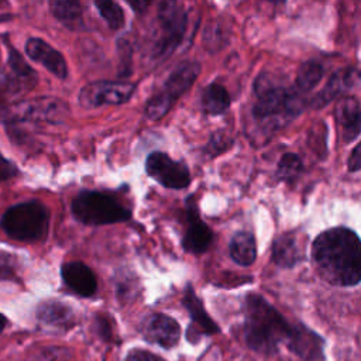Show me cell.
I'll return each mask as SVG.
<instances>
[{"instance_id": "obj_13", "label": "cell", "mask_w": 361, "mask_h": 361, "mask_svg": "<svg viewBox=\"0 0 361 361\" xmlns=\"http://www.w3.org/2000/svg\"><path fill=\"white\" fill-rule=\"evenodd\" d=\"M61 275L63 282L79 296L89 298L97 290V281L93 271L80 261L62 264Z\"/></svg>"}, {"instance_id": "obj_25", "label": "cell", "mask_w": 361, "mask_h": 361, "mask_svg": "<svg viewBox=\"0 0 361 361\" xmlns=\"http://www.w3.org/2000/svg\"><path fill=\"white\" fill-rule=\"evenodd\" d=\"M94 6L97 7L100 17L107 23L111 30L116 31L124 27L126 16L123 8L117 3L110 0H97L94 1Z\"/></svg>"}, {"instance_id": "obj_24", "label": "cell", "mask_w": 361, "mask_h": 361, "mask_svg": "<svg viewBox=\"0 0 361 361\" xmlns=\"http://www.w3.org/2000/svg\"><path fill=\"white\" fill-rule=\"evenodd\" d=\"M323 76V66L316 61L305 62L296 75V87L302 92H310L322 79Z\"/></svg>"}, {"instance_id": "obj_14", "label": "cell", "mask_w": 361, "mask_h": 361, "mask_svg": "<svg viewBox=\"0 0 361 361\" xmlns=\"http://www.w3.org/2000/svg\"><path fill=\"white\" fill-rule=\"evenodd\" d=\"M323 338L306 326L293 324V331L288 340V348L306 361L323 358Z\"/></svg>"}, {"instance_id": "obj_32", "label": "cell", "mask_w": 361, "mask_h": 361, "mask_svg": "<svg viewBox=\"0 0 361 361\" xmlns=\"http://www.w3.org/2000/svg\"><path fill=\"white\" fill-rule=\"evenodd\" d=\"M126 361H162V360L149 351L138 350V351H133L131 354H128Z\"/></svg>"}, {"instance_id": "obj_31", "label": "cell", "mask_w": 361, "mask_h": 361, "mask_svg": "<svg viewBox=\"0 0 361 361\" xmlns=\"http://www.w3.org/2000/svg\"><path fill=\"white\" fill-rule=\"evenodd\" d=\"M347 168L350 172H357L361 169V142L357 147H354V149L351 151L348 157Z\"/></svg>"}, {"instance_id": "obj_19", "label": "cell", "mask_w": 361, "mask_h": 361, "mask_svg": "<svg viewBox=\"0 0 361 361\" xmlns=\"http://www.w3.org/2000/svg\"><path fill=\"white\" fill-rule=\"evenodd\" d=\"M353 75H354L353 69L337 71L334 75H331L329 82L326 83V86L309 102L310 107L320 109V107L326 106L327 103H330L340 92H343V89L351 86Z\"/></svg>"}, {"instance_id": "obj_29", "label": "cell", "mask_w": 361, "mask_h": 361, "mask_svg": "<svg viewBox=\"0 0 361 361\" xmlns=\"http://www.w3.org/2000/svg\"><path fill=\"white\" fill-rule=\"evenodd\" d=\"M17 258L8 252L0 251V279H8L16 274Z\"/></svg>"}, {"instance_id": "obj_16", "label": "cell", "mask_w": 361, "mask_h": 361, "mask_svg": "<svg viewBox=\"0 0 361 361\" xmlns=\"http://www.w3.org/2000/svg\"><path fill=\"white\" fill-rule=\"evenodd\" d=\"M337 121L344 141H353L361 131V103L355 97L343 99L337 106Z\"/></svg>"}, {"instance_id": "obj_2", "label": "cell", "mask_w": 361, "mask_h": 361, "mask_svg": "<svg viewBox=\"0 0 361 361\" xmlns=\"http://www.w3.org/2000/svg\"><path fill=\"white\" fill-rule=\"evenodd\" d=\"M293 331V324L262 296L251 293L245 299L244 338L250 348L262 354H274L279 344L288 343Z\"/></svg>"}, {"instance_id": "obj_6", "label": "cell", "mask_w": 361, "mask_h": 361, "mask_svg": "<svg viewBox=\"0 0 361 361\" xmlns=\"http://www.w3.org/2000/svg\"><path fill=\"white\" fill-rule=\"evenodd\" d=\"M158 25L159 35L154 45L155 58H168L183 39L186 31L188 14L183 7L175 1H162L158 6Z\"/></svg>"}, {"instance_id": "obj_27", "label": "cell", "mask_w": 361, "mask_h": 361, "mask_svg": "<svg viewBox=\"0 0 361 361\" xmlns=\"http://www.w3.org/2000/svg\"><path fill=\"white\" fill-rule=\"evenodd\" d=\"M223 32H221V28L217 23L214 24H210L207 25L206 31H204V44H206V48L210 49V51H217L220 47H223L221 44H224V39H223Z\"/></svg>"}, {"instance_id": "obj_4", "label": "cell", "mask_w": 361, "mask_h": 361, "mask_svg": "<svg viewBox=\"0 0 361 361\" xmlns=\"http://www.w3.org/2000/svg\"><path fill=\"white\" fill-rule=\"evenodd\" d=\"M73 217L85 226H104L127 221L131 210L113 195L100 190H80L71 204Z\"/></svg>"}, {"instance_id": "obj_33", "label": "cell", "mask_w": 361, "mask_h": 361, "mask_svg": "<svg viewBox=\"0 0 361 361\" xmlns=\"http://www.w3.org/2000/svg\"><path fill=\"white\" fill-rule=\"evenodd\" d=\"M128 4L135 10V11H144L145 10V7H148L149 6V3L148 1H128Z\"/></svg>"}, {"instance_id": "obj_8", "label": "cell", "mask_w": 361, "mask_h": 361, "mask_svg": "<svg viewBox=\"0 0 361 361\" xmlns=\"http://www.w3.org/2000/svg\"><path fill=\"white\" fill-rule=\"evenodd\" d=\"M257 102L252 106V116L265 120L278 114H286L288 89L283 87L269 73H261L254 83Z\"/></svg>"}, {"instance_id": "obj_9", "label": "cell", "mask_w": 361, "mask_h": 361, "mask_svg": "<svg viewBox=\"0 0 361 361\" xmlns=\"http://www.w3.org/2000/svg\"><path fill=\"white\" fill-rule=\"evenodd\" d=\"M145 171L166 189H186L190 185L189 168L161 151H154L147 157Z\"/></svg>"}, {"instance_id": "obj_3", "label": "cell", "mask_w": 361, "mask_h": 361, "mask_svg": "<svg viewBox=\"0 0 361 361\" xmlns=\"http://www.w3.org/2000/svg\"><path fill=\"white\" fill-rule=\"evenodd\" d=\"M0 226L13 240L24 243L41 241L48 234L49 213L38 200L23 202L8 207L3 213Z\"/></svg>"}, {"instance_id": "obj_17", "label": "cell", "mask_w": 361, "mask_h": 361, "mask_svg": "<svg viewBox=\"0 0 361 361\" xmlns=\"http://www.w3.org/2000/svg\"><path fill=\"white\" fill-rule=\"evenodd\" d=\"M183 305L188 309L193 326L190 327L189 331H196V334H214L219 333V327L217 324L209 317V314L206 313L200 299L195 295V290L190 285L186 286L185 289V295H183Z\"/></svg>"}, {"instance_id": "obj_30", "label": "cell", "mask_w": 361, "mask_h": 361, "mask_svg": "<svg viewBox=\"0 0 361 361\" xmlns=\"http://www.w3.org/2000/svg\"><path fill=\"white\" fill-rule=\"evenodd\" d=\"M18 175V166L0 154V182L8 180Z\"/></svg>"}, {"instance_id": "obj_20", "label": "cell", "mask_w": 361, "mask_h": 361, "mask_svg": "<svg viewBox=\"0 0 361 361\" xmlns=\"http://www.w3.org/2000/svg\"><path fill=\"white\" fill-rule=\"evenodd\" d=\"M228 251L235 264L241 267L251 265L257 258V244L254 235L248 231L235 233L230 241Z\"/></svg>"}, {"instance_id": "obj_15", "label": "cell", "mask_w": 361, "mask_h": 361, "mask_svg": "<svg viewBox=\"0 0 361 361\" xmlns=\"http://www.w3.org/2000/svg\"><path fill=\"white\" fill-rule=\"evenodd\" d=\"M272 261L282 268H292L303 259V251L299 247L293 233H286L276 237L271 248Z\"/></svg>"}, {"instance_id": "obj_5", "label": "cell", "mask_w": 361, "mask_h": 361, "mask_svg": "<svg viewBox=\"0 0 361 361\" xmlns=\"http://www.w3.org/2000/svg\"><path fill=\"white\" fill-rule=\"evenodd\" d=\"M200 73V65L196 61H182L166 78L161 92L148 99L144 113L149 120L162 118L173 103L193 85Z\"/></svg>"}, {"instance_id": "obj_1", "label": "cell", "mask_w": 361, "mask_h": 361, "mask_svg": "<svg viewBox=\"0 0 361 361\" xmlns=\"http://www.w3.org/2000/svg\"><path fill=\"white\" fill-rule=\"evenodd\" d=\"M312 258L331 285L353 286L361 281V240L347 227H333L316 237Z\"/></svg>"}, {"instance_id": "obj_7", "label": "cell", "mask_w": 361, "mask_h": 361, "mask_svg": "<svg viewBox=\"0 0 361 361\" xmlns=\"http://www.w3.org/2000/svg\"><path fill=\"white\" fill-rule=\"evenodd\" d=\"M135 92V85L123 80H94L79 92V104L85 109H96L106 104H123Z\"/></svg>"}, {"instance_id": "obj_34", "label": "cell", "mask_w": 361, "mask_h": 361, "mask_svg": "<svg viewBox=\"0 0 361 361\" xmlns=\"http://www.w3.org/2000/svg\"><path fill=\"white\" fill-rule=\"evenodd\" d=\"M6 324H7V319L4 317V314L0 313V333L3 331V329L6 327Z\"/></svg>"}, {"instance_id": "obj_21", "label": "cell", "mask_w": 361, "mask_h": 361, "mask_svg": "<svg viewBox=\"0 0 361 361\" xmlns=\"http://www.w3.org/2000/svg\"><path fill=\"white\" fill-rule=\"evenodd\" d=\"M52 16L71 30L83 28V10L79 1L55 0L49 3Z\"/></svg>"}, {"instance_id": "obj_26", "label": "cell", "mask_w": 361, "mask_h": 361, "mask_svg": "<svg viewBox=\"0 0 361 361\" xmlns=\"http://www.w3.org/2000/svg\"><path fill=\"white\" fill-rule=\"evenodd\" d=\"M303 164L299 155L293 152H286L281 157L276 166V176L281 180H293L302 172Z\"/></svg>"}, {"instance_id": "obj_10", "label": "cell", "mask_w": 361, "mask_h": 361, "mask_svg": "<svg viewBox=\"0 0 361 361\" xmlns=\"http://www.w3.org/2000/svg\"><path fill=\"white\" fill-rule=\"evenodd\" d=\"M186 230L182 238V247L186 252L190 254H202L204 252L212 241L213 231L210 227L199 217V212L196 209L192 197L186 200Z\"/></svg>"}, {"instance_id": "obj_23", "label": "cell", "mask_w": 361, "mask_h": 361, "mask_svg": "<svg viewBox=\"0 0 361 361\" xmlns=\"http://www.w3.org/2000/svg\"><path fill=\"white\" fill-rule=\"evenodd\" d=\"M8 68L11 73L17 78L18 83L24 85L25 87H31L37 82V73L35 71L25 62V59L21 56L18 51H16L13 47H8V59H7Z\"/></svg>"}, {"instance_id": "obj_12", "label": "cell", "mask_w": 361, "mask_h": 361, "mask_svg": "<svg viewBox=\"0 0 361 361\" xmlns=\"http://www.w3.org/2000/svg\"><path fill=\"white\" fill-rule=\"evenodd\" d=\"M25 54L30 59L41 63L58 79L68 76V65L63 55L41 38H30L25 42Z\"/></svg>"}, {"instance_id": "obj_28", "label": "cell", "mask_w": 361, "mask_h": 361, "mask_svg": "<svg viewBox=\"0 0 361 361\" xmlns=\"http://www.w3.org/2000/svg\"><path fill=\"white\" fill-rule=\"evenodd\" d=\"M231 144H233V141L227 137V134H224L223 131H219L212 135L210 142L206 145V151L213 157V155H217V154L223 152L224 149H227Z\"/></svg>"}, {"instance_id": "obj_11", "label": "cell", "mask_w": 361, "mask_h": 361, "mask_svg": "<svg viewBox=\"0 0 361 361\" xmlns=\"http://www.w3.org/2000/svg\"><path fill=\"white\" fill-rule=\"evenodd\" d=\"M141 331L148 341L165 348L173 347L180 337L179 323L162 313L149 314L144 320Z\"/></svg>"}, {"instance_id": "obj_18", "label": "cell", "mask_w": 361, "mask_h": 361, "mask_svg": "<svg viewBox=\"0 0 361 361\" xmlns=\"http://www.w3.org/2000/svg\"><path fill=\"white\" fill-rule=\"evenodd\" d=\"M38 320L51 329H69L73 324V312L65 303L49 300L38 307Z\"/></svg>"}, {"instance_id": "obj_22", "label": "cell", "mask_w": 361, "mask_h": 361, "mask_svg": "<svg viewBox=\"0 0 361 361\" xmlns=\"http://www.w3.org/2000/svg\"><path fill=\"white\" fill-rule=\"evenodd\" d=\"M202 109L210 116H219L227 111L230 107V94L224 86L219 83H210L202 93Z\"/></svg>"}]
</instances>
